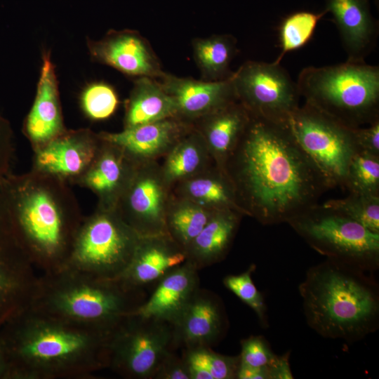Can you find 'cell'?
Returning <instances> with one entry per match:
<instances>
[{
  "label": "cell",
  "instance_id": "1",
  "mask_svg": "<svg viewBox=\"0 0 379 379\" xmlns=\"http://www.w3.org/2000/svg\"><path fill=\"white\" fill-rule=\"evenodd\" d=\"M225 172L244 215L263 225L288 223L330 190L284 123L251 114Z\"/></svg>",
  "mask_w": 379,
  "mask_h": 379
},
{
  "label": "cell",
  "instance_id": "2",
  "mask_svg": "<svg viewBox=\"0 0 379 379\" xmlns=\"http://www.w3.org/2000/svg\"><path fill=\"white\" fill-rule=\"evenodd\" d=\"M18 235L34 266L44 273L63 268L82 223L70 185L31 169L2 180Z\"/></svg>",
  "mask_w": 379,
  "mask_h": 379
},
{
  "label": "cell",
  "instance_id": "3",
  "mask_svg": "<svg viewBox=\"0 0 379 379\" xmlns=\"http://www.w3.org/2000/svg\"><path fill=\"white\" fill-rule=\"evenodd\" d=\"M14 371L27 379L88 376L109 366L114 333L69 322L28 307L12 319Z\"/></svg>",
  "mask_w": 379,
  "mask_h": 379
},
{
  "label": "cell",
  "instance_id": "4",
  "mask_svg": "<svg viewBox=\"0 0 379 379\" xmlns=\"http://www.w3.org/2000/svg\"><path fill=\"white\" fill-rule=\"evenodd\" d=\"M373 273L326 259L298 286L307 325L321 337L359 341L379 327V287Z\"/></svg>",
  "mask_w": 379,
  "mask_h": 379
},
{
  "label": "cell",
  "instance_id": "5",
  "mask_svg": "<svg viewBox=\"0 0 379 379\" xmlns=\"http://www.w3.org/2000/svg\"><path fill=\"white\" fill-rule=\"evenodd\" d=\"M119 279L69 267L39 276L29 307L66 321L113 332L143 302Z\"/></svg>",
  "mask_w": 379,
  "mask_h": 379
},
{
  "label": "cell",
  "instance_id": "6",
  "mask_svg": "<svg viewBox=\"0 0 379 379\" xmlns=\"http://www.w3.org/2000/svg\"><path fill=\"white\" fill-rule=\"evenodd\" d=\"M296 85L305 103L349 128L379 119V67L346 61L307 67Z\"/></svg>",
  "mask_w": 379,
  "mask_h": 379
},
{
  "label": "cell",
  "instance_id": "7",
  "mask_svg": "<svg viewBox=\"0 0 379 379\" xmlns=\"http://www.w3.org/2000/svg\"><path fill=\"white\" fill-rule=\"evenodd\" d=\"M288 224L326 259L371 273L379 268V233L338 212L317 204Z\"/></svg>",
  "mask_w": 379,
  "mask_h": 379
},
{
  "label": "cell",
  "instance_id": "8",
  "mask_svg": "<svg viewBox=\"0 0 379 379\" xmlns=\"http://www.w3.org/2000/svg\"><path fill=\"white\" fill-rule=\"evenodd\" d=\"M140 237L114 208L97 205L84 218L64 267L117 279L129 265Z\"/></svg>",
  "mask_w": 379,
  "mask_h": 379
},
{
  "label": "cell",
  "instance_id": "9",
  "mask_svg": "<svg viewBox=\"0 0 379 379\" xmlns=\"http://www.w3.org/2000/svg\"><path fill=\"white\" fill-rule=\"evenodd\" d=\"M318 168L329 189H345L350 163L357 152L353 128L305 103L284 122Z\"/></svg>",
  "mask_w": 379,
  "mask_h": 379
},
{
  "label": "cell",
  "instance_id": "10",
  "mask_svg": "<svg viewBox=\"0 0 379 379\" xmlns=\"http://www.w3.org/2000/svg\"><path fill=\"white\" fill-rule=\"evenodd\" d=\"M174 349L171 324L130 314L111 337L109 366L125 378L153 379L162 359Z\"/></svg>",
  "mask_w": 379,
  "mask_h": 379
},
{
  "label": "cell",
  "instance_id": "11",
  "mask_svg": "<svg viewBox=\"0 0 379 379\" xmlns=\"http://www.w3.org/2000/svg\"><path fill=\"white\" fill-rule=\"evenodd\" d=\"M232 80L237 100L251 115L284 123L300 107L296 83L280 63L246 61Z\"/></svg>",
  "mask_w": 379,
  "mask_h": 379
},
{
  "label": "cell",
  "instance_id": "12",
  "mask_svg": "<svg viewBox=\"0 0 379 379\" xmlns=\"http://www.w3.org/2000/svg\"><path fill=\"white\" fill-rule=\"evenodd\" d=\"M13 223L0 182V325L29 307L39 276Z\"/></svg>",
  "mask_w": 379,
  "mask_h": 379
},
{
  "label": "cell",
  "instance_id": "13",
  "mask_svg": "<svg viewBox=\"0 0 379 379\" xmlns=\"http://www.w3.org/2000/svg\"><path fill=\"white\" fill-rule=\"evenodd\" d=\"M171 194L156 161L136 164L114 209L141 237L168 234Z\"/></svg>",
  "mask_w": 379,
  "mask_h": 379
},
{
  "label": "cell",
  "instance_id": "14",
  "mask_svg": "<svg viewBox=\"0 0 379 379\" xmlns=\"http://www.w3.org/2000/svg\"><path fill=\"white\" fill-rule=\"evenodd\" d=\"M101 143L99 133L89 128L65 129L33 150L32 169L76 185L93 161Z\"/></svg>",
  "mask_w": 379,
  "mask_h": 379
},
{
  "label": "cell",
  "instance_id": "15",
  "mask_svg": "<svg viewBox=\"0 0 379 379\" xmlns=\"http://www.w3.org/2000/svg\"><path fill=\"white\" fill-rule=\"evenodd\" d=\"M171 326L175 349L211 347L224 336L228 321L220 298L199 288Z\"/></svg>",
  "mask_w": 379,
  "mask_h": 379
},
{
  "label": "cell",
  "instance_id": "16",
  "mask_svg": "<svg viewBox=\"0 0 379 379\" xmlns=\"http://www.w3.org/2000/svg\"><path fill=\"white\" fill-rule=\"evenodd\" d=\"M88 46L93 59L126 75L159 79L165 74L149 43L136 32L111 31Z\"/></svg>",
  "mask_w": 379,
  "mask_h": 379
},
{
  "label": "cell",
  "instance_id": "17",
  "mask_svg": "<svg viewBox=\"0 0 379 379\" xmlns=\"http://www.w3.org/2000/svg\"><path fill=\"white\" fill-rule=\"evenodd\" d=\"M159 82L175 102L176 117L190 124L237 100L232 75L222 80L207 81L165 72Z\"/></svg>",
  "mask_w": 379,
  "mask_h": 379
},
{
  "label": "cell",
  "instance_id": "18",
  "mask_svg": "<svg viewBox=\"0 0 379 379\" xmlns=\"http://www.w3.org/2000/svg\"><path fill=\"white\" fill-rule=\"evenodd\" d=\"M192 124L176 117L124 128L116 133L100 132V138L118 147L134 163L164 157Z\"/></svg>",
  "mask_w": 379,
  "mask_h": 379
},
{
  "label": "cell",
  "instance_id": "19",
  "mask_svg": "<svg viewBox=\"0 0 379 379\" xmlns=\"http://www.w3.org/2000/svg\"><path fill=\"white\" fill-rule=\"evenodd\" d=\"M65 129L55 67L46 52L43 54L36 95L25 119L23 133L34 150Z\"/></svg>",
  "mask_w": 379,
  "mask_h": 379
},
{
  "label": "cell",
  "instance_id": "20",
  "mask_svg": "<svg viewBox=\"0 0 379 379\" xmlns=\"http://www.w3.org/2000/svg\"><path fill=\"white\" fill-rule=\"evenodd\" d=\"M186 258L185 251L167 234L141 237L129 265L117 279L128 288L141 290Z\"/></svg>",
  "mask_w": 379,
  "mask_h": 379
},
{
  "label": "cell",
  "instance_id": "21",
  "mask_svg": "<svg viewBox=\"0 0 379 379\" xmlns=\"http://www.w3.org/2000/svg\"><path fill=\"white\" fill-rule=\"evenodd\" d=\"M199 288L198 270L185 260L165 274L150 297L131 314L171 324Z\"/></svg>",
  "mask_w": 379,
  "mask_h": 379
},
{
  "label": "cell",
  "instance_id": "22",
  "mask_svg": "<svg viewBox=\"0 0 379 379\" xmlns=\"http://www.w3.org/2000/svg\"><path fill=\"white\" fill-rule=\"evenodd\" d=\"M341 39L347 61L365 62L375 45L378 29L368 0H326Z\"/></svg>",
  "mask_w": 379,
  "mask_h": 379
},
{
  "label": "cell",
  "instance_id": "23",
  "mask_svg": "<svg viewBox=\"0 0 379 379\" xmlns=\"http://www.w3.org/2000/svg\"><path fill=\"white\" fill-rule=\"evenodd\" d=\"M101 140L95 158L76 185L91 190L98 199V206L114 208L136 164L119 147Z\"/></svg>",
  "mask_w": 379,
  "mask_h": 379
},
{
  "label": "cell",
  "instance_id": "24",
  "mask_svg": "<svg viewBox=\"0 0 379 379\" xmlns=\"http://www.w3.org/2000/svg\"><path fill=\"white\" fill-rule=\"evenodd\" d=\"M249 119V112L236 100L192 124L203 138L215 166L225 173L226 161Z\"/></svg>",
  "mask_w": 379,
  "mask_h": 379
},
{
  "label": "cell",
  "instance_id": "25",
  "mask_svg": "<svg viewBox=\"0 0 379 379\" xmlns=\"http://www.w3.org/2000/svg\"><path fill=\"white\" fill-rule=\"evenodd\" d=\"M243 216L230 209L213 211L185 250L186 260L198 270L222 260L229 253Z\"/></svg>",
  "mask_w": 379,
  "mask_h": 379
},
{
  "label": "cell",
  "instance_id": "26",
  "mask_svg": "<svg viewBox=\"0 0 379 379\" xmlns=\"http://www.w3.org/2000/svg\"><path fill=\"white\" fill-rule=\"evenodd\" d=\"M171 193L211 211L230 209L244 216L231 181L215 165L175 184Z\"/></svg>",
  "mask_w": 379,
  "mask_h": 379
},
{
  "label": "cell",
  "instance_id": "27",
  "mask_svg": "<svg viewBox=\"0 0 379 379\" xmlns=\"http://www.w3.org/2000/svg\"><path fill=\"white\" fill-rule=\"evenodd\" d=\"M164 157L161 171L171 189L215 165L203 138L192 125Z\"/></svg>",
  "mask_w": 379,
  "mask_h": 379
},
{
  "label": "cell",
  "instance_id": "28",
  "mask_svg": "<svg viewBox=\"0 0 379 379\" xmlns=\"http://www.w3.org/2000/svg\"><path fill=\"white\" fill-rule=\"evenodd\" d=\"M171 117H176L175 105L160 82L147 77L137 78L126 103L124 128Z\"/></svg>",
  "mask_w": 379,
  "mask_h": 379
},
{
  "label": "cell",
  "instance_id": "29",
  "mask_svg": "<svg viewBox=\"0 0 379 379\" xmlns=\"http://www.w3.org/2000/svg\"><path fill=\"white\" fill-rule=\"evenodd\" d=\"M236 44L235 38L230 34H215L192 41L194 59L204 81H220L232 74L229 67L236 53Z\"/></svg>",
  "mask_w": 379,
  "mask_h": 379
},
{
  "label": "cell",
  "instance_id": "30",
  "mask_svg": "<svg viewBox=\"0 0 379 379\" xmlns=\"http://www.w3.org/2000/svg\"><path fill=\"white\" fill-rule=\"evenodd\" d=\"M213 211L171 193L166 216L167 233L185 251Z\"/></svg>",
  "mask_w": 379,
  "mask_h": 379
},
{
  "label": "cell",
  "instance_id": "31",
  "mask_svg": "<svg viewBox=\"0 0 379 379\" xmlns=\"http://www.w3.org/2000/svg\"><path fill=\"white\" fill-rule=\"evenodd\" d=\"M190 379H237L239 356L217 353L208 347L183 349Z\"/></svg>",
  "mask_w": 379,
  "mask_h": 379
},
{
  "label": "cell",
  "instance_id": "32",
  "mask_svg": "<svg viewBox=\"0 0 379 379\" xmlns=\"http://www.w3.org/2000/svg\"><path fill=\"white\" fill-rule=\"evenodd\" d=\"M326 13L298 11L285 18L279 28L281 53L274 61L280 63L288 52L304 46L312 38L318 22Z\"/></svg>",
  "mask_w": 379,
  "mask_h": 379
},
{
  "label": "cell",
  "instance_id": "33",
  "mask_svg": "<svg viewBox=\"0 0 379 379\" xmlns=\"http://www.w3.org/2000/svg\"><path fill=\"white\" fill-rule=\"evenodd\" d=\"M321 205L379 233V196L349 193L346 197L329 199Z\"/></svg>",
  "mask_w": 379,
  "mask_h": 379
},
{
  "label": "cell",
  "instance_id": "34",
  "mask_svg": "<svg viewBox=\"0 0 379 379\" xmlns=\"http://www.w3.org/2000/svg\"><path fill=\"white\" fill-rule=\"evenodd\" d=\"M344 190L379 196V156L357 152L348 166Z\"/></svg>",
  "mask_w": 379,
  "mask_h": 379
},
{
  "label": "cell",
  "instance_id": "35",
  "mask_svg": "<svg viewBox=\"0 0 379 379\" xmlns=\"http://www.w3.org/2000/svg\"><path fill=\"white\" fill-rule=\"evenodd\" d=\"M80 105L85 115L93 121L109 118L117 110L119 98L114 88L103 81L93 82L82 91Z\"/></svg>",
  "mask_w": 379,
  "mask_h": 379
},
{
  "label": "cell",
  "instance_id": "36",
  "mask_svg": "<svg viewBox=\"0 0 379 379\" xmlns=\"http://www.w3.org/2000/svg\"><path fill=\"white\" fill-rule=\"evenodd\" d=\"M255 270L254 264L242 273L229 274L223 279L224 286L247 305L256 314L263 328L269 326L267 305L262 293L255 286L252 275Z\"/></svg>",
  "mask_w": 379,
  "mask_h": 379
},
{
  "label": "cell",
  "instance_id": "37",
  "mask_svg": "<svg viewBox=\"0 0 379 379\" xmlns=\"http://www.w3.org/2000/svg\"><path fill=\"white\" fill-rule=\"evenodd\" d=\"M239 356L241 364L255 367L270 366L278 358L262 335H251L241 340Z\"/></svg>",
  "mask_w": 379,
  "mask_h": 379
},
{
  "label": "cell",
  "instance_id": "38",
  "mask_svg": "<svg viewBox=\"0 0 379 379\" xmlns=\"http://www.w3.org/2000/svg\"><path fill=\"white\" fill-rule=\"evenodd\" d=\"M13 133L9 121L0 114V182L11 173L14 156Z\"/></svg>",
  "mask_w": 379,
  "mask_h": 379
},
{
  "label": "cell",
  "instance_id": "39",
  "mask_svg": "<svg viewBox=\"0 0 379 379\" xmlns=\"http://www.w3.org/2000/svg\"><path fill=\"white\" fill-rule=\"evenodd\" d=\"M153 379H190V374L183 357L172 350L161 361Z\"/></svg>",
  "mask_w": 379,
  "mask_h": 379
},
{
  "label": "cell",
  "instance_id": "40",
  "mask_svg": "<svg viewBox=\"0 0 379 379\" xmlns=\"http://www.w3.org/2000/svg\"><path fill=\"white\" fill-rule=\"evenodd\" d=\"M357 152L379 156V119L366 126L353 128Z\"/></svg>",
  "mask_w": 379,
  "mask_h": 379
},
{
  "label": "cell",
  "instance_id": "41",
  "mask_svg": "<svg viewBox=\"0 0 379 379\" xmlns=\"http://www.w3.org/2000/svg\"><path fill=\"white\" fill-rule=\"evenodd\" d=\"M288 359V353L278 356L277 361L269 366L270 379L293 378Z\"/></svg>",
  "mask_w": 379,
  "mask_h": 379
},
{
  "label": "cell",
  "instance_id": "42",
  "mask_svg": "<svg viewBox=\"0 0 379 379\" xmlns=\"http://www.w3.org/2000/svg\"><path fill=\"white\" fill-rule=\"evenodd\" d=\"M237 379H270L269 366L255 367L240 363Z\"/></svg>",
  "mask_w": 379,
  "mask_h": 379
},
{
  "label": "cell",
  "instance_id": "43",
  "mask_svg": "<svg viewBox=\"0 0 379 379\" xmlns=\"http://www.w3.org/2000/svg\"><path fill=\"white\" fill-rule=\"evenodd\" d=\"M3 352H4V351H2V352H1V350H0V354H1ZM1 359H3V358L1 359V357L0 356V373L1 372L2 368H4V363L3 364L1 363Z\"/></svg>",
  "mask_w": 379,
  "mask_h": 379
}]
</instances>
